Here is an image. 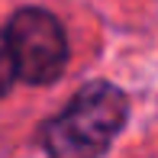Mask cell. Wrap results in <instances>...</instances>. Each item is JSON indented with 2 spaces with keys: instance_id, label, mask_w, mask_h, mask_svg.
<instances>
[{
  "instance_id": "cell-2",
  "label": "cell",
  "mask_w": 158,
  "mask_h": 158,
  "mask_svg": "<svg viewBox=\"0 0 158 158\" xmlns=\"http://www.w3.org/2000/svg\"><path fill=\"white\" fill-rule=\"evenodd\" d=\"M6 42H10L16 74L26 84H52L61 77L68 64V35L58 16H52L42 6H26L16 10L6 26Z\"/></svg>"
},
{
  "instance_id": "cell-1",
  "label": "cell",
  "mask_w": 158,
  "mask_h": 158,
  "mask_svg": "<svg viewBox=\"0 0 158 158\" xmlns=\"http://www.w3.org/2000/svg\"><path fill=\"white\" fill-rule=\"evenodd\" d=\"M129 116V97L110 81H90L68 106L42 126L48 158H100Z\"/></svg>"
},
{
  "instance_id": "cell-3",
  "label": "cell",
  "mask_w": 158,
  "mask_h": 158,
  "mask_svg": "<svg viewBox=\"0 0 158 158\" xmlns=\"http://www.w3.org/2000/svg\"><path fill=\"white\" fill-rule=\"evenodd\" d=\"M16 61H13V52H10V42H6V32H0V97L10 94L13 81H16Z\"/></svg>"
}]
</instances>
